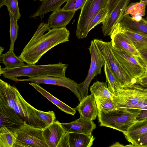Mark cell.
<instances>
[{
    "label": "cell",
    "instance_id": "cell-41",
    "mask_svg": "<svg viewBox=\"0 0 147 147\" xmlns=\"http://www.w3.org/2000/svg\"><path fill=\"white\" fill-rule=\"evenodd\" d=\"M135 84H147V76H142L137 79Z\"/></svg>",
    "mask_w": 147,
    "mask_h": 147
},
{
    "label": "cell",
    "instance_id": "cell-43",
    "mask_svg": "<svg viewBox=\"0 0 147 147\" xmlns=\"http://www.w3.org/2000/svg\"><path fill=\"white\" fill-rule=\"evenodd\" d=\"M122 146V145L120 144L118 142H116L113 144L111 146V147H119V146Z\"/></svg>",
    "mask_w": 147,
    "mask_h": 147
},
{
    "label": "cell",
    "instance_id": "cell-42",
    "mask_svg": "<svg viewBox=\"0 0 147 147\" xmlns=\"http://www.w3.org/2000/svg\"><path fill=\"white\" fill-rule=\"evenodd\" d=\"M6 0H0V8L3 5H5Z\"/></svg>",
    "mask_w": 147,
    "mask_h": 147
},
{
    "label": "cell",
    "instance_id": "cell-22",
    "mask_svg": "<svg viewBox=\"0 0 147 147\" xmlns=\"http://www.w3.org/2000/svg\"><path fill=\"white\" fill-rule=\"evenodd\" d=\"M105 82L97 80L90 86V90L94 96L98 109L102 104L107 99L112 98L113 94L109 90Z\"/></svg>",
    "mask_w": 147,
    "mask_h": 147
},
{
    "label": "cell",
    "instance_id": "cell-13",
    "mask_svg": "<svg viewBox=\"0 0 147 147\" xmlns=\"http://www.w3.org/2000/svg\"><path fill=\"white\" fill-rule=\"evenodd\" d=\"M95 139L92 134L67 132L57 147H90L92 145Z\"/></svg>",
    "mask_w": 147,
    "mask_h": 147
},
{
    "label": "cell",
    "instance_id": "cell-35",
    "mask_svg": "<svg viewBox=\"0 0 147 147\" xmlns=\"http://www.w3.org/2000/svg\"><path fill=\"white\" fill-rule=\"evenodd\" d=\"M98 109L106 113L116 110L112 98L106 99L100 105Z\"/></svg>",
    "mask_w": 147,
    "mask_h": 147
},
{
    "label": "cell",
    "instance_id": "cell-44",
    "mask_svg": "<svg viewBox=\"0 0 147 147\" xmlns=\"http://www.w3.org/2000/svg\"><path fill=\"white\" fill-rule=\"evenodd\" d=\"M4 49V48L1 46L0 47V55L2 54V53H3Z\"/></svg>",
    "mask_w": 147,
    "mask_h": 147
},
{
    "label": "cell",
    "instance_id": "cell-3",
    "mask_svg": "<svg viewBox=\"0 0 147 147\" xmlns=\"http://www.w3.org/2000/svg\"><path fill=\"white\" fill-rule=\"evenodd\" d=\"M68 64L59 62L54 64L36 65H26L17 68L0 67V75L4 78L17 82L18 78L65 76Z\"/></svg>",
    "mask_w": 147,
    "mask_h": 147
},
{
    "label": "cell",
    "instance_id": "cell-8",
    "mask_svg": "<svg viewBox=\"0 0 147 147\" xmlns=\"http://www.w3.org/2000/svg\"><path fill=\"white\" fill-rule=\"evenodd\" d=\"M88 49L91 55V62L88 73L85 79L77 85L82 99L88 95V90L90 83L95 76L100 74L102 68L105 63V58L93 40L91 41Z\"/></svg>",
    "mask_w": 147,
    "mask_h": 147
},
{
    "label": "cell",
    "instance_id": "cell-21",
    "mask_svg": "<svg viewBox=\"0 0 147 147\" xmlns=\"http://www.w3.org/2000/svg\"><path fill=\"white\" fill-rule=\"evenodd\" d=\"M121 27L147 34V17L139 21L133 20L129 15H123L116 25Z\"/></svg>",
    "mask_w": 147,
    "mask_h": 147
},
{
    "label": "cell",
    "instance_id": "cell-25",
    "mask_svg": "<svg viewBox=\"0 0 147 147\" xmlns=\"http://www.w3.org/2000/svg\"><path fill=\"white\" fill-rule=\"evenodd\" d=\"M69 0H44L36 11L32 15L31 18L40 16L42 18L47 13L60 8L61 5Z\"/></svg>",
    "mask_w": 147,
    "mask_h": 147
},
{
    "label": "cell",
    "instance_id": "cell-6",
    "mask_svg": "<svg viewBox=\"0 0 147 147\" xmlns=\"http://www.w3.org/2000/svg\"><path fill=\"white\" fill-rule=\"evenodd\" d=\"M13 132L16 140L13 147H48L43 136V128L24 123Z\"/></svg>",
    "mask_w": 147,
    "mask_h": 147
},
{
    "label": "cell",
    "instance_id": "cell-1",
    "mask_svg": "<svg viewBox=\"0 0 147 147\" xmlns=\"http://www.w3.org/2000/svg\"><path fill=\"white\" fill-rule=\"evenodd\" d=\"M70 32L66 28H49L42 22L23 49L19 57L29 65H35L46 52L56 46L69 40Z\"/></svg>",
    "mask_w": 147,
    "mask_h": 147
},
{
    "label": "cell",
    "instance_id": "cell-40",
    "mask_svg": "<svg viewBox=\"0 0 147 147\" xmlns=\"http://www.w3.org/2000/svg\"><path fill=\"white\" fill-rule=\"evenodd\" d=\"M131 87L147 92V84H135L130 87Z\"/></svg>",
    "mask_w": 147,
    "mask_h": 147
},
{
    "label": "cell",
    "instance_id": "cell-15",
    "mask_svg": "<svg viewBox=\"0 0 147 147\" xmlns=\"http://www.w3.org/2000/svg\"><path fill=\"white\" fill-rule=\"evenodd\" d=\"M67 132L61 123L55 120L52 124L43 128V134L48 147H57Z\"/></svg>",
    "mask_w": 147,
    "mask_h": 147
},
{
    "label": "cell",
    "instance_id": "cell-12",
    "mask_svg": "<svg viewBox=\"0 0 147 147\" xmlns=\"http://www.w3.org/2000/svg\"><path fill=\"white\" fill-rule=\"evenodd\" d=\"M130 0H121L105 20L102 23V31L104 36H111L116 25L124 14Z\"/></svg>",
    "mask_w": 147,
    "mask_h": 147
},
{
    "label": "cell",
    "instance_id": "cell-14",
    "mask_svg": "<svg viewBox=\"0 0 147 147\" xmlns=\"http://www.w3.org/2000/svg\"><path fill=\"white\" fill-rule=\"evenodd\" d=\"M110 37L113 47L124 51L135 57L140 58V53L132 42L119 30L115 28Z\"/></svg>",
    "mask_w": 147,
    "mask_h": 147
},
{
    "label": "cell",
    "instance_id": "cell-5",
    "mask_svg": "<svg viewBox=\"0 0 147 147\" xmlns=\"http://www.w3.org/2000/svg\"><path fill=\"white\" fill-rule=\"evenodd\" d=\"M93 40L119 82L121 88H129L135 84L136 80L129 76L116 59L112 49L111 41L105 42L96 39Z\"/></svg>",
    "mask_w": 147,
    "mask_h": 147
},
{
    "label": "cell",
    "instance_id": "cell-9",
    "mask_svg": "<svg viewBox=\"0 0 147 147\" xmlns=\"http://www.w3.org/2000/svg\"><path fill=\"white\" fill-rule=\"evenodd\" d=\"M147 99V92L132 87L120 88L112 96L116 109H131L140 102Z\"/></svg>",
    "mask_w": 147,
    "mask_h": 147
},
{
    "label": "cell",
    "instance_id": "cell-17",
    "mask_svg": "<svg viewBox=\"0 0 147 147\" xmlns=\"http://www.w3.org/2000/svg\"><path fill=\"white\" fill-rule=\"evenodd\" d=\"M0 120V127H5L13 131L24 123L12 109L1 103Z\"/></svg>",
    "mask_w": 147,
    "mask_h": 147
},
{
    "label": "cell",
    "instance_id": "cell-33",
    "mask_svg": "<svg viewBox=\"0 0 147 147\" xmlns=\"http://www.w3.org/2000/svg\"><path fill=\"white\" fill-rule=\"evenodd\" d=\"M5 5L9 12L11 13L18 21L21 17L18 0H6Z\"/></svg>",
    "mask_w": 147,
    "mask_h": 147
},
{
    "label": "cell",
    "instance_id": "cell-32",
    "mask_svg": "<svg viewBox=\"0 0 147 147\" xmlns=\"http://www.w3.org/2000/svg\"><path fill=\"white\" fill-rule=\"evenodd\" d=\"M36 111L40 119L45 124L46 127L52 124L55 120V115L53 111L46 112L36 109Z\"/></svg>",
    "mask_w": 147,
    "mask_h": 147
},
{
    "label": "cell",
    "instance_id": "cell-19",
    "mask_svg": "<svg viewBox=\"0 0 147 147\" xmlns=\"http://www.w3.org/2000/svg\"><path fill=\"white\" fill-rule=\"evenodd\" d=\"M76 11H67L60 8L53 11L48 20L50 28H66L75 14Z\"/></svg>",
    "mask_w": 147,
    "mask_h": 147
},
{
    "label": "cell",
    "instance_id": "cell-45",
    "mask_svg": "<svg viewBox=\"0 0 147 147\" xmlns=\"http://www.w3.org/2000/svg\"><path fill=\"white\" fill-rule=\"evenodd\" d=\"M147 76V69H146V71L143 76Z\"/></svg>",
    "mask_w": 147,
    "mask_h": 147
},
{
    "label": "cell",
    "instance_id": "cell-7",
    "mask_svg": "<svg viewBox=\"0 0 147 147\" xmlns=\"http://www.w3.org/2000/svg\"><path fill=\"white\" fill-rule=\"evenodd\" d=\"M108 0H87L81 9L77 24L76 36L79 39L86 37L88 27L92 18L106 7Z\"/></svg>",
    "mask_w": 147,
    "mask_h": 147
},
{
    "label": "cell",
    "instance_id": "cell-39",
    "mask_svg": "<svg viewBox=\"0 0 147 147\" xmlns=\"http://www.w3.org/2000/svg\"><path fill=\"white\" fill-rule=\"evenodd\" d=\"M131 109L147 110V103L144 101L140 102Z\"/></svg>",
    "mask_w": 147,
    "mask_h": 147
},
{
    "label": "cell",
    "instance_id": "cell-29",
    "mask_svg": "<svg viewBox=\"0 0 147 147\" xmlns=\"http://www.w3.org/2000/svg\"><path fill=\"white\" fill-rule=\"evenodd\" d=\"M16 140L13 131L5 127H0V147H13Z\"/></svg>",
    "mask_w": 147,
    "mask_h": 147
},
{
    "label": "cell",
    "instance_id": "cell-34",
    "mask_svg": "<svg viewBox=\"0 0 147 147\" xmlns=\"http://www.w3.org/2000/svg\"><path fill=\"white\" fill-rule=\"evenodd\" d=\"M87 0H69L62 9L67 11H76L81 9Z\"/></svg>",
    "mask_w": 147,
    "mask_h": 147
},
{
    "label": "cell",
    "instance_id": "cell-10",
    "mask_svg": "<svg viewBox=\"0 0 147 147\" xmlns=\"http://www.w3.org/2000/svg\"><path fill=\"white\" fill-rule=\"evenodd\" d=\"M111 48L118 61L131 78L136 80L144 76L146 69L144 67L140 58L135 57L112 45Z\"/></svg>",
    "mask_w": 147,
    "mask_h": 147
},
{
    "label": "cell",
    "instance_id": "cell-27",
    "mask_svg": "<svg viewBox=\"0 0 147 147\" xmlns=\"http://www.w3.org/2000/svg\"><path fill=\"white\" fill-rule=\"evenodd\" d=\"M0 62L7 68H17L27 65L19 57L16 56L13 52L8 51L0 55Z\"/></svg>",
    "mask_w": 147,
    "mask_h": 147
},
{
    "label": "cell",
    "instance_id": "cell-4",
    "mask_svg": "<svg viewBox=\"0 0 147 147\" xmlns=\"http://www.w3.org/2000/svg\"><path fill=\"white\" fill-rule=\"evenodd\" d=\"M142 110L134 109H116L106 113L98 109L100 126L107 127L123 133L138 121L137 117Z\"/></svg>",
    "mask_w": 147,
    "mask_h": 147
},
{
    "label": "cell",
    "instance_id": "cell-30",
    "mask_svg": "<svg viewBox=\"0 0 147 147\" xmlns=\"http://www.w3.org/2000/svg\"><path fill=\"white\" fill-rule=\"evenodd\" d=\"M9 13L10 20V44L8 51L13 52L15 42L18 36L19 26L17 23V21L15 19L13 14L10 12Z\"/></svg>",
    "mask_w": 147,
    "mask_h": 147
},
{
    "label": "cell",
    "instance_id": "cell-16",
    "mask_svg": "<svg viewBox=\"0 0 147 147\" xmlns=\"http://www.w3.org/2000/svg\"><path fill=\"white\" fill-rule=\"evenodd\" d=\"M67 132L82 134L88 135L92 134L96 125L92 121L80 116L77 120L70 123H61Z\"/></svg>",
    "mask_w": 147,
    "mask_h": 147
},
{
    "label": "cell",
    "instance_id": "cell-38",
    "mask_svg": "<svg viewBox=\"0 0 147 147\" xmlns=\"http://www.w3.org/2000/svg\"><path fill=\"white\" fill-rule=\"evenodd\" d=\"M140 54V58L142 61L144 67L147 69V50L139 52Z\"/></svg>",
    "mask_w": 147,
    "mask_h": 147
},
{
    "label": "cell",
    "instance_id": "cell-20",
    "mask_svg": "<svg viewBox=\"0 0 147 147\" xmlns=\"http://www.w3.org/2000/svg\"><path fill=\"white\" fill-rule=\"evenodd\" d=\"M122 32L132 42L139 52L147 50V34L121 27L116 25L115 28Z\"/></svg>",
    "mask_w": 147,
    "mask_h": 147
},
{
    "label": "cell",
    "instance_id": "cell-11",
    "mask_svg": "<svg viewBox=\"0 0 147 147\" xmlns=\"http://www.w3.org/2000/svg\"><path fill=\"white\" fill-rule=\"evenodd\" d=\"M21 81H30L37 84H44L64 87L73 92L80 102L82 100L78 88V84L72 79L66 77L65 76L59 77L45 76L26 79L18 78L17 82Z\"/></svg>",
    "mask_w": 147,
    "mask_h": 147
},
{
    "label": "cell",
    "instance_id": "cell-36",
    "mask_svg": "<svg viewBox=\"0 0 147 147\" xmlns=\"http://www.w3.org/2000/svg\"><path fill=\"white\" fill-rule=\"evenodd\" d=\"M147 147V132L136 139L131 145L125 146Z\"/></svg>",
    "mask_w": 147,
    "mask_h": 147
},
{
    "label": "cell",
    "instance_id": "cell-28",
    "mask_svg": "<svg viewBox=\"0 0 147 147\" xmlns=\"http://www.w3.org/2000/svg\"><path fill=\"white\" fill-rule=\"evenodd\" d=\"M105 59L104 70L106 78V81L107 83V87L110 92L112 94H115L116 91L121 88V85L115 76L107 62Z\"/></svg>",
    "mask_w": 147,
    "mask_h": 147
},
{
    "label": "cell",
    "instance_id": "cell-31",
    "mask_svg": "<svg viewBox=\"0 0 147 147\" xmlns=\"http://www.w3.org/2000/svg\"><path fill=\"white\" fill-rule=\"evenodd\" d=\"M108 13L106 7L102 9L92 19L89 23L88 27L89 32L95 26L102 23L108 16Z\"/></svg>",
    "mask_w": 147,
    "mask_h": 147
},
{
    "label": "cell",
    "instance_id": "cell-23",
    "mask_svg": "<svg viewBox=\"0 0 147 147\" xmlns=\"http://www.w3.org/2000/svg\"><path fill=\"white\" fill-rule=\"evenodd\" d=\"M29 84L51 102L56 106L61 111L74 115L76 113L74 109L72 108L52 95L37 84L30 82Z\"/></svg>",
    "mask_w": 147,
    "mask_h": 147
},
{
    "label": "cell",
    "instance_id": "cell-37",
    "mask_svg": "<svg viewBox=\"0 0 147 147\" xmlns=\"http://www.w3.org/2000/svg\"><path fill=\"white\" fill-rule=\"evenodd\" d=\"M120 0H108L106 6V7L108 13L107 17L109 15Z\"/></svg>",
    "mask_w": 147,
    "mask_h": 147
},
{
    "label": "cell",
    "instance_id": "cell-18",
    "mask_svg": "<svg viewBox=\"0 0 147 147\" xmlns=\"http://www.w3.org/2000/svg\"><path fill=\"white\" fill-rule=\"evenodd\" d=\"M74 109L79 112L80 116L92 121L96 119L98 114V109L92 94L82 99Z\"/></svg>",
    "mask_w": 147,
    "mask_h": 147
},
{
    "label": "cell",
    "instance_id": "cell-46",
    "mask_svg": "<svg viewBox=\"0 0 147 147\" xmlns=\"http://www.w3.org/2000/svg\"><path fill=\"white\" fill-rule=\"evenodd\" d=\"M146 1L147 2V0H140V1Z\"/></svg>",
    "mask_w": 147,
    "mask_h": 147
},
{
    "label": "cell",
    "instance_id": "cell-26",
    "mask_svg": "<svg viewBox=\"0 0 147 147\" xmlns=\"http://www.w3.org/2000/svg\"><path fill=\"white\" fill-rule=\"evenodd\" d=\"M147 5L146 1L131 3L126 7L124 15H130L133 20L139 21L145 14Z\"/></svg>",
    "mask_w": 147,
    "mask_h": 147
},
{
    "label": "cell",
    "instance_id": "cell-47",
    "mask_svg": "<svg viewBox=\"0 0 147 147\" xmlns=\"http://www.w3.org/2000/svg\"><path fill=\"white\" fill-rule=\"evenodd\" d=\"M34 1H36V0H38V1H40L42 2L44 0H34Z\"/></svg>",
    "mask_w": 147,
    "mask_h": 147
},
{
    "label": "cell",
    "instance_id": "cell-2",
    "mask_svg": "<svg viewBox=\"0 0 147 147\" xmlns=\"http://www.w3.org/2000/svg\"><path fill=\"white\" fill-rule=\"evenodd\" d=\"M0 103L12 109L24 123L40 128L46 127L39 118L36 109L24 99L17 88L1 79Z\"/></svg>",
    "mask_w": 147,
    "mask_h": 147
},
{
    "label": "cell",
    "instance_id": "cell-24",
    "mask_svg": "<svg viewBox=\"0 0 147 147\" xmlns=\"http://www.w3.org/2000/svg\"><path fill=\"white\" fill-rule=\"evenodd\" d=\"M147 132V118L139 120L126 132L123 133L127 140L131 144L136 139Z\"/></svg>",
    "mask_w": 147,
    "mask_h": 147
}]
</instances>
